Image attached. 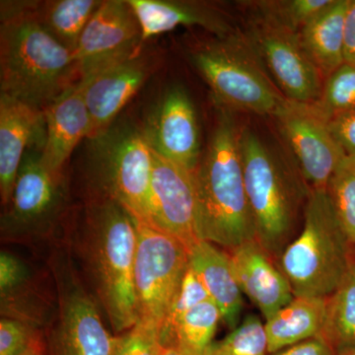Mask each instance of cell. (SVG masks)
I'll return each mask as SVG.
<instances>
[{
    "label": "cell",
    "mask_w": 355,
    "mask_h": 355,
    "mask_svg": "<svg viewBox=\"0 0 355 355\" xmlns=\"http://www.w3.org/2000/svg\"><path fill=\"white\" fill-rule=\"evenodd\" d=\"M221 321V311L216 303L211 299L203 301L180 320L170 345H176L187 355H205Z\"/></svg>",
    "instance_id": "27"
},
{
    "label": "cell",
    "mask_w": 355,
    "mask_h": 355,
    "mask_svg": "<svg viewBox=\"0 0 355 355\" xmlns=\"http://www.w3.org/2000/svg\"><path fill=\"white\" fill-rule=\"evenodd\" d=\"M300 232L277 265L294 296L327 298L336 291L354 257L327 190L310 189Z\"/></svg>",
    "instance_id": "4"
},
{
    "label": "cell",
    "mask_w": 355,
    "mask_h": 355,
    "mask_svg": "<svg viewBox=\"0 0 355 355\" xmlns=\"http://www.w3.org/2000/svg\"><path fill=\"white\" fill-rule=\"evenodd\" d=\"M198 219L193 173L153 151L149 225L174 236L190 250L202 241L198 236Z\"/></svg>",
    "instance_id": "14"
},
{
    "label": "cell",
    "mask_w": 355,
    "mask_h": 355,
    "mask_svg": "<svg viewBox=\"0 0 355 355\" xmlns=\"http://www.w3.org/2000/svg\"><path fill=\"white\" fill-rule=\"evenodd\" d=\"M55 308L53 279L46 282L19 257L0 253V315L46 330Z\"/></svg>",
    "instance_id": "17"
},
{
    "label": "cell",
    "mask_w": 355,
    "mask_h": 355,
    "mask_svg": "<svg viewBox=\"0 0 355 355\" xmlns=\"http://www.w3.org/2000/svg\"><path fill=\"white\" fill-rule=\"evenodd\" d=\"M89 140L86 200H113L137 220L149 224L153 151L142 127L113 123Z\"/></svg>",
    "instance_id": "8"
},
{
    "label": "cell",
    "mask_w": 355,
    "mask_h": 355,
    "mask_svg": "<svg viewBox=\"0 0 355 355\" xmlns=\"http://www.w3.org/2000/svg\"><path fill=\"white\" fill-rule=\"evenodd\" d=\"M155 67V58L144 50L80 79L91 119L89 139L108 130Z\"/></svg>",
    "instance_id": "16"
},
{
    "label": "cell",
    "mask_w": 355,
    "mask_h": 355,
    "mask_svg": "<svg viewBox=\"0 0 355 355\" xmlns=\"http://www.w3.org/2000/svg\"><path fill=\"white\" fill-rule=\"evenodd\" d=\"M229 254L243 293L260 310L265 321L295 297L277 261L258 240L245 243Z\"/></svg>",
    "instance_id": "19"
},
{
    "label": "cell",
    "mask_w": 355,
    "mask_h": 355,
    "mask_svg": "<svg viewBox=\"0 0 355 355\" xmlns=\"http://www.w3.org/2000/svg\"><path fill=\"white\" fill-rule=\"evenodd\" d=\"M65 242L112 330L116 336L130 330L139 319L133 282L137 231L132 214L113 200L89 198Z\"/></svg>",
    "instance_id": "1"
},
{
    "label": "cell",
    "mask_w": 355,
    "mask_h": 355,
    "mask_svg": "<svg viewBox=\"0 0 355 355\" xmlns=\"http://www.w3.org/2000/svg\"><path fill=\"white\" fill-rule=\"evenodd\" d=\"M55 308L44 330L46 355H112L114 336L81 277L67 242L49 249Z\"/></svg>",
    "instance_id": "9"
},
{
    "label": "cell",
    "mask_w": 355,
    "mask_h": 355,
    "mask_svg": "<svg viewBox=\"0 0 355 355\" xmlns=\"http://www.w3.org/2000/svg\"><path fill=\"white\" fill-rule=\"evenodd\" d=\"M69 210V190L62 172L46 167L41 149H29L1 216V241L48 250L62 244L72 223Z\"/></svg>",
    "instance_id": "7"
},
{
    "label": "cell",
    "mask_w": 355,
    "mask_h": 355,
    "mask_svg": "<svg viewBox=\"0 0 355 355\" xmlns=\"http://www.w3.org/2000/svg\"><path fill=\"white\" fill-rule=\"evenodd\" d=\"M141 28L128 0H106L92 18L74 51L80 79L144 50Z\"/></svg>",
    "instance_id": "13"
},
{
    "label": "cell",
    "mask_w": 355,
    "mask_h": 355,
    "mask_svg": "<svg viewBox=\"0 0 355 355\" xmlns=\"http://www.w3.org/2000/svg\"><path fill=\"white\" fill-rule=\"evenodd\" d=\"M37 1H1L0 94L44 111L80 80L74 53L37 19Z\"/></svg>",
    "instance_id": "2"
},
{
    "label": "cell",
    "mask_w": 355,
    "mask_h": 355,
    "mask_svg": "<svg viewBox=\"0 0 355 355\" xmlns=\"http://www.w3.org/2000/svg\"><path fill=\"white\" fill-rule=\"evenodd\" d=\"M163 349L161 327L139 320L130 330L114 336L112 355H161Z\"/></svg>",
    "instance_id": "33"
},
{
    "label": "cell",
    "mask_w": 355,
    "mask_h": 355,
    "mask_svg": "<svg viewBox=\"0 0 355 355\" xmlns=\"http://www.w3.org/2000/svg\"><path fill=\"white\" fill-rule=\"evenodd\" d=\"M240 151L257 240L277 263L297 236L301 203L307 200L310 188L287 172L250 130L240 132Z\"/></svg>",
    "instance_id": "5"
},
{
    "label": "cell",
    "mask_w": 355,
    "mask_h": 355,
    "mask_svg": "<svg viewBox=\"0 0 355 355\" xmlns=\"http://www.w3.org/2000/svg\"><path fill=\"white\" fill-rule=\"evenodd\" d=\"M326 190L347 239L355 247V156L343 159Z\"/></svg>",
    "instance_id": "29"
},
{
    "label": "cell",
    "mask_w": 355,
    "mask_h": 355,
    "mask_svg": "<svg viewBox=\"0 0 355 355\" xmlns=\"http://www.w3.org/2000/svg\"><path fill=\"white\" fill-rule=\"evenodd\" d=\"M321 336L336 354L355 347V254L340 286L327 297Z\"/></svg>",
    "instance_id": "26"
},
{
    "label": "cell",
    "mask_w": 355,
    "mask_h": 355,
    "mask_svg": "<svg viewBox=\"0 0 355 355\" xmlns=\"http://www.w3.org/2000/svg\"><path fill=\"white\" fill-rule=\"evenodd\" d=\"M140 28L144 44L179 26H198L216 38L238 34L230 17L214 4L190 0H128Z\"/></svg>",
    "instance_id": "20"
},
{
    "label": "cell",
    "mask_w": 355,
    "mask_h": 355,
    "mask_svg": "<svg viewBox=\"0 0 355 355\" xmlns=\"http://www.w3.org/2000/svg\"><path fill=\"white\" fill-rule=\"evenodd\" d=\"M275 119L297 159L305 183L310 189L326 190L331 175L347 156L331 135L328 119L314 104L291 100Z\"/></svg>",
    "instance_id": "12"
},
{
    "label": "cell",
    "mask_w": 355,
    "mask_h": 355,
    "mask_svg": "<svg viewBox=\"0 0 355 355\" xmlns=\"http://www.w3.org/2000/svg\"><path fill=\"white\" fill-rule=\"evenodd\" d=\"M135 221L137 244L133 282L137 321L162 327L190 266V250L174 236Z\"/></svg>",
    "instance_id": "10"
},
{
    "label": "cell",
    "mask_w": 355,
    "mask_h": 355,
    "mask_svg": "<svg viewBox=\"0 0 355 355\" xmlns=\"http://www.w3.org/2000/svg\"><path fill=\"white\" fill-rule=\"evenodd\" d=\"M46 133L42 161L53 172L62 173L64 166L83 139L91 135V119L81 80L70 86L44 110Z\"/></svg>",
    "instance_id": "21"
},
{
    "label": "cell",
    "mask_w": 355,
    "mask_h": 355,
    "mask_svg": "<svg viewBox=\"0 0 355 355\" xmlns=\"http://www.w3.org/2000/svg\"><path fill=\"white\" fill-rule=\"evenodd\" d=\"M205 355H270L265 322L247 315L225 338L212 343Z\"/></svg>",
    "instance_id": "30"
},
{
    "label": "cell",
    "mask_w": 355,
    "mask_h": 355,
    "mask_svg": "<svg viewBox=\"0 0 355 355\" xmlns=\"http://www.w3.org/2000/svg\"><path fill=\"white\" fill-rule=\"evenodd\" d=\"M44 345L41 329L17 320L0 319V355H23Z\"/></svg>",
    "instance_id": "34"
},
{
    "label": "cell",
    "mask_w": 355,
    "mask_h": 355,
    "mask_svg": "<svg viewBox=\"0 0 355 355\" xmlns=\"http://www.w3.org/2000/svg\"><path fill=\"white\" fill-rule=\"evenodd\" d=\"M161 355H187L184 354L176 345H166L163 349Z\"/></svg>",
    "instance_id": "38"
},
{
    "label": "cell",
    "mask_w": 355,
    "mask_h": 355,
    "mask_svg": "<svg viewBox=\"0 0 355 355\" xmlns=\"http://www.w3.org/2000/svg\"><path fill=\"white\" fill-rule=\"evenodd\" d=\"M331 0H263L249 2L254 17L299 34Z\"/></svg>",
    "instance_id": "28"
},
{
    "label": "cell",
    "mask_w": 355,
    "mask_h": 355,
    "mask_svg": "<svg viewBox=\"0 0 355 355\" xmlns=\"http://www.w3.org/2000/svg\"><path fill=\"white\" fill-rule=\"evenodd\" d=\"M354 254H355V248H354Z\"/></svg>",
    "instance_id": "41"
},
{
    "label": "cell",
    "mask_w": 355,
    "mask_h": 355,
    "mask_svg": "<svg viewBox=\"0 0 355 355\" xmlns=\"http://www.w3.org/2000/svg\"><path fill=\"white\" fill-rule=\"evenodd\" d=\"M345 64L355 67V0H349L343 35Z\"/></svg>",
    "instance_id": "37"
},
{
    "label": "cell",
    "mask_w": 355,
    "mask_h": 355,
    "mask_svg": "<svg viewBox=\"0 0 355 355\" xmlns=\"http://www.w3.org/2000/svg\"><path fill=\"white\" fill-rule=\"evenodd\" d=\"M151 149L163 158L195 173L200 157L197 114L181 86L168 89L142 125Z\"/></svg>",
    "instance_id": "15"
},
{
    "label": "cell",
    "mask_w": 355,
    "mask_h": 355,
    "mask_svg": "<svg viewBox=\"0 0 355 355\" xmlns=\"http://www.w3.org/2000/svg\"><path fill=\"white\" fill-rule=\"evenodd\" d=\"M314 105L328 120L336 114L355 111V67L343 64L331 73Z\"/></svg>",
    "instance_id": "31"
},
{
    "label": "cell",
    "mask_w": 355,
    "mask_h": 355,
    "mask_svg": "<svg viewBox=\"0 0 355 355\" xmlns=\"http://www.w3.org/2000/svg\"><path fill=\"white\" fill-rule=\"evenodd\" d=\"M188 58L222 110L275 118L288 102L239 33L196 44Z\"/></svg>",
    "instance_id": "6"
},
{
    "label": "cell",
    "mask_w": 355,
    "mask_h": 355,
    "mask_svg": "<svg viewBox=\"0 0 355 355\" xmlns=\"http://www.w3.org/2000/svg\"><path fill=\"white\" fill-rule=\"evenodd\" d=\"M336 355H355V347L342 350V352H338Z\"/></svg>",
    "instance_id": "40"
},
{
    "label": "cell",
    "mask_w": 355,
    "mask_h": 355,
    "mask_svg": "<svg viewBox=\"0 0 355 355\" xmlns=\"http://www.w3.org/2000/svg\"><path fill=\"white\" fill-rule=\"evenodd\" d=\"M44 133V111L0 94V198L4 207L12 196L27 149L36 144L42 150Z\"/></svg>",
    "instance_id": "18"
},
{
    "label": "cell",
    "mask_w": 355,
    "mask_h": 355,
    "mask_svg": "<svg viewBox=\"0 0 355 355\" xmlns=\"http://www.w3.org/2000/svg\"><path fill=\"white\" fill-rule=\"evenodd\" d=\"M328 123L331 135L345 154L355 156V111L336 114Z\"/></svg>",
    "instance_id": "35"
},
{
    "label": "cell",
    "mask_w": 355,
    "mask_h": 355,
    "mask_svg": "<svg viewBox=\"0 0 355 355\" xmlns=\"http://www.w3.org/2000/svg\"><path fill=\"white\" fill-rule=\"evenodd\" d=\"M232 112L221 110L207 151L193 173L198 236L227 252L257 240Z\"/></svg>",
    "instance_id": "3"
},
{
    "label": "cell",
    "mask_w": 355,
    "mask_h": 355,
    "mask_svg": "<svg viewBox=\"0 0 355 355\" xmlns=\"http://www.w3.org/2000/svg\"><path fill=\"white\" fill-rule=\"evenodd\" d=\"M326 307L327 298L295 296L266 320L270 354L321 335Z\"/></svg>",
    "instance_id": "24"
},
{
    "label": "cell",
    "mask_w": 355,
    "mask_h": 355,
    "mask_svg": "<svg viewBox=\"0 0 355 355\" xmlns=\"http://www.w3.org/2000/svg\"><path fill=\"white\" fill-rule=\"evenodd\" d=\"M210 299L209 292L203 286L198 273L189 266L184 275L181 286L178 291L171 307L168 311L162 327H161V338L163 345H170L173 335L178 323L193 307Z\"/></svg>",
    "instance_id": "32"
},
{
    "label": "cell",
    "mask_w": 355,
    "mask_h": 355,
    "mask_svg": "<svg viewBox=\"0 0 355 355\" xmlns=\"http://www.w3.org/2000/svg\"><path fill=\"white\" fill-rule=\"evenodd\" d=\"M23 355H46V345L35 347V349L29 350Z\"/></svg>",
    "instance_id": "39"
},
{
    "label": "cell",
    "mask_w": 355,
    "mask_h": 355,
    "mask_svg": "<svg viewBox=\"0 0 355 355\" xmlns=\"http://www.w3.org/2000/svg\"><path fill=\"white\" fill-rule=\"evenodd\" d=\"M349 0H331L299 33L305 53L326 80L345 64L343 35Z\"/></svg>",
    "instance_id": "23"
},
{
    "label": "cell",
    "mask_w": 355,
    "mask_h": 355,
    "mask_svg": "<svg viewBox=\"0 0 355 355\" xmlns=\"http://www.w3.org/2000/svg\"><path fill=\"white\" fill-rule=\"evenodd\" d=\"M270 355H336V352L328 340L320 335Z\"/></svg>",
    "instance_id": "36"
},
{
    "label": "cell",
    "mask_w": 355,
    "mask_h": 355,
    "mask_svg": "<svg viewBox=\"0 0 355 355\" xmlns=\"http://www.w3.org/2000/svg\"><path fill=\"white\" fill-rule=\"evenodd\" d=\"M190 266L221 311L222 321L234 330L242 321L244 299L229 252L210 242H198L190 249Z\"/></svg>",
    "instance_id": "22"
},
{
    "label": "cell",
    "mask_w": 355,
    "mask_h": 355,
    "mask_svg": "<svg viewBox=\"0 0 355 355\" xmlns=\"http://www.w3.org/2000/svg\"><path fill=\"white\" fill-rule=\"evenodd\" d=\"M102 1L51 0L37 1V19L51 36L74 53L81 35Z\"/></svg>",
    "instance_id": "25"
},
{
    "label": "cell",
    "mask_w": 355,
    "mask_h": 355,
    "mask_svg": "<svg viewBox=\"0 0 355 355\" xmlns=\"http://www.w3.org/2000/svg\"><path fill=\"white\" fill-rule=\"evenodd\" d=\"M247 38L287 100L302 104L319 100L324 78L305 53L299 34L254 17Z\"/></svg>",
    "instance_id": "11"
}]
</instances>
